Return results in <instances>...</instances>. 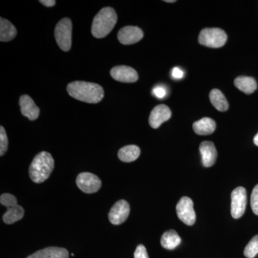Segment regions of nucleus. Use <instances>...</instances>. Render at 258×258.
Masks as SVG:
<instances>
[{
    "mask_svg": "<svg viewBox=\"0 0 258 258\" xmlns=\"http://www.w3.org/2000/svg\"><path fill=\"white\" fill-rule=\"evenodd\" d=\"M67 91L73 98L88 103H99L104 97V91L100 85L85 81L69 83Z\"/></svg>",
    "mask_w": 258,
    "mask_h": 258,
    "instance_id": "nucleus-1",
    "label": "nucleus"
},
{
    "mask_svg": "<svg viewBox=\"0 0 258 258\" xmlns=\"http://www.w3.org/2000/svg\"><path fill=\"white\" fill-rule=\"evenodd\" d=\"M55 161L50 153L42 152L34 158L30 164V177L35 183H42L48 179L53 171Z\"/></svg>",
    "mask_w": 258,
    "mask_h": 258,
    "instance_id": "nucleus-2",
    "label": "nucleus"
},
{
    "mask_svg": "<svg viewBox=\"0 0 258 258\" xmlns=\"http://www.w3.org/2000/svg\"><path fill=\"white\" fill-rule=\"evenodd\" d=\"M118 17L113 8H103L93 19L91 32L96 38H103L114 28Z\"/></svg>",
    "mask_w": 258,
    "mask_h": 258,
    "instance_id": "nucleus-3",
    "label": "nucleus"
},
{
    "mask_svg": "<svg viewBox=\"0 0 258 258\" xmlns=\"http://www.w3.org/2000/svg\"><path fill=\"white\" fill-rule=\"evenodd\" d=\"M227 35L220 28H205L199 35V42L205 46L212 48H219L225 45Z\"/></svg>",
    "mask_w": 258,
    "mask_h": 258,
    "instance_id": "nucleus-4",
    "label": "nucleus"
},
{
    "mask_svg": "<svg viewBox=\"0 0 258 258\" xmlns=\"http://www.w3.org/2000/svg\"><path fill=\"white\" fill-rule=\"evenodd\" d=\"M72 22L69 18H63L57 24L55 37L61 50L69 51L72 45Z\"/></svg>",
    "mask_w": 258,
    "mask_h": 258,
    "instance_id": "nucleus-5",
    "label": "nucleus"
},
{
    "mask_svg": "<svg viewBox=\"0 0 258 258\" xmlns=\"http://www.w3.org/2000/svg\"><path fill=\"white\" fill-rule=\"evenodd\" d=\"M247 205V191L242 186H238L231 195V215L235 219L240 218L245 212Z\"/></svg>",
    "mask_w": 258,
    "mask_h": 258,
    "instance_id": "nucleus-6",
    "label": "nucleus"
},
{
    "mask_svg": "<svg viewBox=\"0 0 258 258\" xmlns=\"http://www.w3.org/2000/svg\"><path fill=\"white\" fill-rule=\"evenodd\" d=\"M176 213L179 220L186 225L191 226L196 221V214L194 210L192 200L187 197H183L176 205Z\"/></svg>",
    "mask_w": 258,
    "mask_h": 258,
    "instance_id": "nucleus-7",
    "label": "nucleus"
},
{
    "mask_svg": "<svg viewBox=\"0 0 258 258\" xmlns=\"http://www.w3.org/2000/svg\"><path fill=\"white\" fill-rule=\"evenodd\" d=\"M76 184L81 191L86 194L97 192L101 186L99 178L92 173L83 172L78 176Z\"/></svg>",
    "mask_w": 258,
    "mask_h": 258,
    "instance_id": "nucleus-8",
    "label": "nucleus"
},
{
    "mask_svg": "<svg viewBox=\"0 0 258 258\" xmlns=\"http://www.w3.org/2000/svg\"><path fill=\"white\" fill-rule=\"evenodd\" d=\"M129 213H130L129 204L125 200H119L110 210L108 219L113 225H120L127 220Z\"/></svg>",
    "mask_w": 258,
    "mask_h": 258,
    "instance_id": "nucleus-9",
    "label": "nucleus"
},
{
    "mask_svg": "<svg viewBox=\"0 0 258 258\" xmlns=\"http://www.w3.org/2000/svg\"><path fill=\"white\" fill-rule=\"evenodd\" d=\"M144 37L143 31L138 27L126 26L120 29L118 39L123 45H132L140 41Z\"/></svg>",
    "mask_w": 258,
    "mask_h": 258,
    "instance_id": "nucleus-10",
    "label": "nucleus"
},
{
    "mask_svg": "<svg viewBox=\"0 0 258 258\" xmlns=\"http://www.w3.org/2000/svg\"><path fill=\"white\" fill-rule=\"evenodd\" d=\"M111 76L115 81L122 83H134L138 81L139 75L132 68L125 66H115L111 71Z\"/></svg>",
    "mask_w": 258,
    "mask_h": 258,
    "instance_id": "nucleus-11",
    "label": "nucleus"
},
{
    "mask_svg": "<svg viewBox=\"0 0 258 258\" xmlns=\"http://www.w3.org/2000/svg\"><path fill=\"white\" fill-rule=\"evenodd\" d=\"M171 111L166 105H159L151 112L149 116V124L153 128H158L163 123L170 119Z\"/></svg>",
    "mask_w": 258,
    "mask_h": 258,
    "instance_id": "nucleus-12",
    "label": "nucleus"
},
{
    "mask_svg": "<svg viewBox=\"0 0 258 258\" xmlns=\"http://www.w3.org/2000/svg\"><path fill=\"white\" fill-rule=\"evenodd\" d=\"M20 106L22 114L30 120H36L40 115V109L33 100L28 95H23L20 98Z\"/></svg>",
    "mask_w": 258,
    "mask_h": 258,
    "instance_id": "nucleus-13",
    "label": "nucleus"
},
{
    "mask_svg": "<svg viewBox=\"0 0 258 258\" xmlns=\"http://www.w3.org/2000/svg\"><path fill=\"white\" fill-rule=\"evenodd\" d=\"M200 151L204 166L210 167L215 164L217 152L215 144L211 142H204L200 144Z\"/></svg>",
    "mask_w": 258,
    "mask_h": 258,
    "instance_id": "nucleus-14",
    "label": "nucleus"
},
{
    "mask_svg": "<svg viewBox=\"0 0 258 258\" xmlns=\"http://www.w3.org/2000/svg\"><path fill=\"white\" fill-rule=\"evenodd\" d=\"M67 249L62 247H50L40 249L27 258H69Z\"/></svg>",
    "mask_w": 258,
    "mask_h": 258,
    "instance_id": "nucleus-15",
    "label": "nucleus"
},
{
    "mask_svg": "<svg viewBox=\"0 0 258 258\" xmlns=\"http://www.w3.org/2000/svg\"><path fill=\"white\" fill-rule=\"evenodd\" d=\"M193 129L198 135L206 136L213 134L216 129V123L212 118H203L193 123Z\"/></svg>",
    "mask_w": 258,
    "mask_h": 258,
    "instance_id": "nucleus-16",
    "label": "nucleus"
},
{
    "mask_svg": "<svg viewBox=\"0 0 258 258\" xmlns=\"http://www.w3.org/2000/svg\"><path fill=\"white\" fill-rule=\"evenodd\" d=\"M181 239L176 231L170 230L166 231L161 236V244L166 249H175L181 243Z\"/></svg>",
    "mask_w": 258,
    "mask_h": 258,
    "instance_id": "nucleus-17",
    "label": "nucleus"
},
{
    "mask_svg": "<svg viewBox=\"0 0 258 258\" xmlns=\"http://www.w3.org/2000/svg\"><path fill=\"white\" fill-rule=\"evenodd\" d=\"M17 35V30L9 20L0 19V41L8 42L13 40Z\"/></svg>",
    "mask_w": 258,
    "mask_h": 258,
    "instance_id": "nucleus-18",
    "label": "nucleus"
},
{
    "mask_svg": "<svg viewBox=\"0 0 258 258\" xmlns=\"http://www.w3.org/2000/svg\"><path fill=\"white\" fill-rule=\"evenodd\" d=\"M235 85L240 91L246 94H251L254 92L257 88V84L255 80L253 78L247 77V76L237 77L235 80Z\"/></svg>",
    "mask_w": 258,
    "mask_h": 258,
    "instance_id": "nucleus-19",
    "label": "nucleus"
},
{
    "mask_svg": "<svg viewBox=\"0 0 258 258\" xmlns=\"http://www.w3.org/2000/svg\"><path fill=\"white\" fill-rule=\"evenodd\" d=\"M140 154V149L137 146L128 145L121 148L118 151V156L120 161L128 163L137 160Z\"/></svg>",
    "mask_w": 258,
    "mask_h": 258,
    "instance_id": "nucleus-20",
    "label": "nucleus"
},
{
    "mask_svg": "<svg viewBox=\"0 0 258 258\" xmlns=\"http://www.w3.org/2000/svg\"><path fill=\"white\" fill-rule=\"evenodd\" d=\"M210 99L212 104L219 111L224 112L228 110V102L220 90H212L210 93Z\"/></svg>",
    "mask_w": 258,
    "mask_h": 258,
    "instance_id": "nucleus-21",
    "label": "nucleus"
},
{
    "mask_svg": "<svg viewBox=\"0 0 258 258\" xmlns=\"http://www.w3.org/2000/svg\"><path fill=\"white\" fill-rule=\"evenodd\" d=\"M24 214H25V210L23 207L18 205H15V206L8 208L6 212L3 215V221L5 222V223L11 225V224L21 220L24 216Z\"/></svg>",
    "mask_w": 258,
    "mask_h": 258,
    "instance_id": "nucleus-22",
    "label": "nucleus"
},
{
    "mask_svg": "<svg viewBox=\"0 0 258 258\" xmlns=\"http://www.w3.org/2000/svg\"><path fill=\"white\" fill-rule=\"evenodd\" d=\"M258 254V235L252 237L244 250V254L247 258H254Z\"/></svg>",
    "mask_w": 258,
    "mask_h": 258,
    "instance_id": "nucleus-23",
    "label": "nucleus"
},
{
    "mask_svg": "<svg viewBox=\"0 0 258 258\" xmlns=\"http://www.w3.org/2000/svg\"><path fill=\"white\" fill-rule=\"evenodd\" d=\"M0 203L7 208H11L18 205V200L14 195L9 193L3 194L0 198Z\"/></svg>",
    "mask_w": 258,
    "mask_h": 258,
    "instance_id": "nucleus-24",
    "label": "nucleus"
},
{
    "mask_svg": "<svg viewBox=\"0 0 258 258\" xmlns=\"http://www.w3.org/2000/svg\"><path fill=\"white\" fill-rule=\"evenodd\" d=\"M8 149V139L4 127H0V156L3 157Z\"/></svg>",
    "mask_w": 258,
    "mask_h": 258,
    "instance_id": "nucleus-25",
    "label": "nucleus"
},
{
    "mask_svg": "<svg viewBox=\"0 0 258 258\" xmlns=\"http://www.w3.org/2000/svg\"><path fill=\"white\" fill-rule=\"evenodd\" d=\"M251 208L254 215L258 216V184L254 186L252 190L250 198Z\"/></svg>",
    "mask_w": 258,
    "mask_h": 258,
    "instance_id": "nucleus-26",
    "label": "nucleus"
},
{
    "mask_svg": "<svg viewBox=\"0 0 258 258\" xmlns=\"http://www.w3.org/2000/svg\"><path fill=\"white\" fill-rule=\"evenodd\" d=\"M134 258H149L147 249L143 244H139L137 246L135 252H134Z\"/></svg>",
    "mask_w": 258,
    "mask_h": 258,
    "instance_id": "nucleus-27",
    "label": "nucleus"
},
{
    "mask_svg": "<svg viewBox=\"0 0 258 258\" xmlns=\"http://www.w3.org/2000/svg\"><path fill=\"white\" fill-rule=\"evenodd\" d=\"M154 96L158 98H164L166 95V91L165 88L161 86H158L153 89L152 91Z\"/></svg>",
    "mask_w": 258,
    "mask_h": 258,
    "instance_id": "nucleus-28",
    "label": "nucleus"
},
{
    "mask_svg": "<svg viewBox=\"0 0 258 258\" xmlns=\"http://www.w3.org/2000/svg\"><path fill=\"white\" fill-rule=\"evenodd\" d=\"M171 76L174 79H182L184 76V72L182 70L179 69V68L175 67L171 71Z\"/></svg>",
    "mask_w": 258,
    "mask_h": 258,
    "instance_id": "nucleus-29",
    "label": "nucleus"
},
{
    "mask_svg": "<svg viewBox=\"0 0 258 258\" xmlns=\"http://www.w3.org/2000/svg\"><path fill=\"white\" fill-rule=\"evenodd\" d=\"M39 3L49 8V7H53L54 5H55L56 2L54 0H40Z\"/></svg>",
    "mask_w": 258,
    "mask_h": 258,
    "instance_id": "nucleus-30",
    "label": "nucleus"
},
{
    "mask_svg": "<svg viewBox=\"0 0 258 258\" xmlns=\"http://www.w3.org/2000/svg\"><path fill=\"white\" fill-rule=\"evenodd\" d=\"M253 142L254 144L258 147V133L256 134L255 137H254Z\"/></svg>",
    "mask_w": 258,
    "mask_h": 258,
    "instance_id": "nucleus-31",
    "label": "nucleus"
},
{
    "mask_svg": "<svg viewBox=\"0 0 258 258\" xmlns=\"http://www.w3.org/2000/svg\"><path fill=\"white\" fill-rule=\"evenodd\" d=\"M165 3H175V0H169V1H168V0H165Z\"/></svg>",
    "mask_w": 258,
    "mask_h": 258,
    "instance_id": "nucleus-32",
    "label": "nucleus"
}]
</instances>
